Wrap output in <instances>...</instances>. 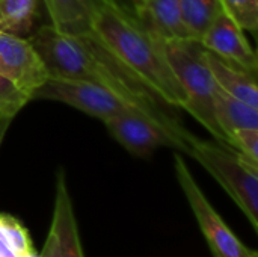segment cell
Masks as SVG:
<instances>
[{
  "instance_id": "1",
  "label": "cell",
  "mask_w": 258,
  "mask_h": 257,
  "mask_svg": "<svg viewBox=\"0 0 258 257\" xmlns=\"http://www.w3.org/2000/svg\"><path fill=\"white\" fill-rule=\"evenodd\" d=\"M41 56L48 77L86 80L109 88L133 109L165 127L187 144V130L159 111L156 100L133 76H130L91 36H77L57 30L53 24L42 26L29 39ZM189 147V145H187Z\"/></svg>"
},
{
  "instance_id": "2",
  "label": "cell",
  "mask_w": 258,
  "mask_h": 257,
  "mask_svg": "<svg viewBox=\"0 0 258 257\" xmlns=\"http://www.w3.org/2000/svg\"><path fill=\"white\" fill-rule=\"evenodd\" d=\"M89 36L156 98L184 106L186 95L163 42L116 0H91Z\"/></svg>"
},
{
  "instance_id": "3",
  "label": "cell",
  "mask_w": 258,
  "mask_h": 257,
  "mask_svg": "<svg viewBox=\"0 0 258 257\" xmlns=\"http://www.w3.org/2000/svg\"><path fill=\"white\" fill-rule=\"evenodd\" d=\"M162 42L166 59L186 95L183 109H186L218 144L231 148L227 135L216 120L215 89L218 85L204 62L201 44L194 39H169Z\"/></svg>"
},
{
  "instance_id": "4",
  "label": "cell",
  "mask_w": 258,
  "mask_h": 257,
  "mask_svg": "<svg viewBox=\"0 0 258 257\" xmlns=\"http://www.w3.org/2000/svg\"><path fill=\"white\" fill-rule=\"evenodd\" d=\"M187 155L198 161L227 191L258 230V165L239 151L187 135Z\"/></svg>"
},
{
  "instance_id": "5",
  "label": "cell",
  "mask_w": 258,
  "mask_h": 257,
  "mask_svg": "<svg viewBox=\"0 0 258 257\" xmlns=\"http://www.w3.org/2000/svg\"><path fill=\"white\" fill-rule=\"evenodd\" d=\"M174 164L178 183L192 208V212L200 224L212 254L215 257H245L248 248L236 238V235L228 229L219 214L213 209L195 182L181 155H174Z\"/></svg>"
},
{
  "instance_id": "6",
  "label": "cell",
  "mask_w": 258,
  "mask_h": 257,
  "mask_svg": "<svg viewBox=\"0 0 258 257\" xmlns=\"http://www.w3.org/2000/svg\"><path fill=\"white\" fill-rule=\"evenodd\" d=\"M33 98L62 101L103 121L112 118L124 109L132 108L118 94L106 86L63 77H48L44 85L36 89Z\"/></svg>"
},
{
  "instance_id": "7",
  "label": "cell",
  "mask_w": 258,
  "mask_h": 257,
  "mask_svg": "<svg viewBox=\"0 0 258 257\" xmlns=\"http://www.w3.org/2000/svg\"><path fill=\"white\" fill-rule=\"evenodd\" d=\"M109 133L135 156H148L159 147H175L187 153L189 147L165 127L136 109H124L104 121Z\"/></svg>"
},
{
  "instance_id": "8",
  "label": "cell",
  "mask_w": 258,
  "mask_h": 257,
  "mask_svg": "<svg viewBox=\"0 0 258 257\" xmlns=\"http://www.w3.org/2000/svg\"><path fill=\"white\" fill-rule=\"evenodd\" d=\"M0 74L33 98L48 79V71L33 44L14 33L0 30Z\"/></svg>"
},
{
  "instance_id": "9",
  "label": "cell",
  "mask_w": 258,
  "mask_h": 257,
  "mask_svg": "<svg viewBox=\"0 0 258 257\" xmlns=\"http://www.w3.org/2000/svg\"><path fill=\"white\" fill-rule=\"evenodd\" d=\"M200 44L219 58L239 65L252 76H257L258 59L254 48L245 38L243 29L222 9L213 18Z\"/></svg>"
},
{
  "instance_id": "10",
  "label": "cell",
  "mask_w": 258,
  "mask_h": 257,
  "mask_svg": "<svg viewBox=\"0 0 258 257\" xmlns=\"http://www.w3.org/2000/svg\"><path fill=\"white\" fill-rule=\"evenodd\" d=\"M201 52L206 65L209 67L216 85L221 89H224L234 98L245 101L246 105L258 108V88L255 76L245 71L239 65L219 58L206 47H203Z\"/></svg>"
},
{
  "instance_id": "11",
  "label": "cell",
  "mask_w": 258,
  "mask_h": 257,
  "mask_svg": "<svg viewBox=\"0 0 258 257\" xmlns=\"http://www.w3.org/2000/svg\"><path fill=\"white\" fill-rule=\"evenodd\" d=\"M50 230L57 238L60 257H85L82 251L77 223H76L71 198L67 189L63 171H59L57 174L56 201H54L53 223H51Z\"/></svg>"
},
{
  "instance_id": "12",
  "label": "cell",
  "mask_w": 258,
  "mask_h": 257,
  "mask_svg": "<svg viewBox=\"0 0 258 257\" xmlns=\"http://www.w3.org/2000/svg\"><path fill=\"white\" fill-rule=\"evenodd\" d=\"M138 18L160 41L190 39L183 24L180 0H148Z\"/></svg>"
},
{
  "instance_id": "13",
  "label": "cell",
  "mask_w": 258,
  "mask_h": 257,
  "mask_svg": "<svg viewBox=\"0 0 258 257\" xmlns=\"http://www.w3.org/2000/svg\"><path fill=\"white\" fill-rule=\"evenodd\" d=\"M215 114L227 138L237 129H258V108L234 98L219 86L215 89Z\"/></svg>"
},
{
  "instance_id": "14",
  "label": "cell",
  "mask_w": 258,
  "mask_h": 257,
  "mask_svg": "<svg viewBox=\"0 0 258 257\" xmlns=\"http://www.w3.org/2000/svg\"><path fill=\"white\" fill-rule=\"evenodd\" d=\"M44 2L51 24L62 32L89 36L91 0H41Z\"/></svg>"
},
{
  "instance_id": "15",
  "label": "cell",
  "mask_w": 258,
  "mask_h": 257,
  "mask_svg": "<svg viewBox=\"0 0 258 257\" xmlns=\"http://www.w3.org/2000/svg\"><path fill=\"white\" fill-rule=\"evenodd\" d=\"M39 0H0V30L26 35L38 18Z\"/></svg>"
},
{
  "instance_id": "16",
  "label": "cell",
  "mask_w": 258,
  "mask_h": 257,
  "mask_svg": "<svg viewBox=\"0 0 258 257\" xmlns=\"http://www.w3.org/2000/svg\"><path fill=\"white\" fill-rule=\"evenodd\" d=\"M180 9L189 38L200 42L221 11V5L219 0H180Z\"/></svg>"
},
{
  "instance_id": "17",
  "label": "cell",
  "mask_w": 258,
  "mask_h": 257,
  "mask_svg": "<svg viewBox=\"0 0 258 257\" xmlns=\"http://www.w3.org/2000/svg\"><path fill=\"white\" fill-rule=\"evenodd\" d=\"M33 250L27 230L18 220L0 214V257H26Z\"/></svg>"
},
{
  "instance_id": "18",
  "label": "cell",
  "mask_w": 258,
  "mask_h": 257,
  "mask_svg": "<svg viewBox=\"0 0 258 257\" xmlns=\"http://www.w3.org/2000/svg\"><path fill=\"white\" fill-rule=\"evenodd\" d=\"M221 9L243 30L257 33L258 0H219Z\"/></svg>"
},
{
  "instance_id": "19",
  "label": "cell",
  "mask_w": 258,
  "mask_h": 257,
  "mask_svg": "<svg viewBox=\"0 0 258 257\" xmlns=\"http://www.w3.org/2000/svg\"><path fill=\"white\" fill-rule=\"evenodd\" d=\"M32 100L30 95L17 88L9 79L0 74V121H9Z\"/></svg>"
},
{
  "instance_id": "20",
  "label": "cell",
  "mask_w": 258,
  "mask_h": 257,
  "mask_svg": "<svg viewBox=\"0 0 258 257\" xmlns=\"http://www.w3.org/2000/svg\"><path fill=\"white\" fill-rule=\"evenodd\" d=\"M230 145L258 165V129H237L230 133Z\"/></svg>"
},
{
  "instance_id": "21",
  "label": "cell",
  "mask_w": 258,
  "mask_h": 257,
  "mask_svg": "<svg viewBox=\"0 0 258 257\" xmlns=\"http://www.w3.org/2000/svg\"><path fill=\"white\" fill-rule=\"evenodd\" d=\"M41 257H60L57 238H56V235L51 230H50V233L47 236V241L44 244V248L41 251Z\"/></svg>"
},
{
  "instance_id": "22",
  "label": "cell",
  "mask_w": 258,
  "mask_h": 257,
  "mask_svg": "<svg viewBox=\"0 0 258 257\" xmlns=\"http://www.w3.org/2000/svg\"><path fill=\"white\" fill-rule=\"evenodd\" d=\"M130 2H132V6L136 12V17H139L142 14V11L145 9V6L148 3V0H130Z\"/></svg>"
},
{
  "instance_id": "23",
  "label": "cell",
  "mask_w": 258,
  "mask_h": 257,
  "mask_svg": "<svg viewBox=\"0 0 258 257\" xmlns=\"http://www.w3.org/2000/svg\"><path fill=\"white\" fill-rule=\"evenodd\" d=\"M9 126V121H0V144H2V139L5 136V132Z\"/></svg>"
},
{
  "instance_id": "24",
  "label": "cell",
  "mask_w": 258,
  "mask_h": 257,
  "mask_svg": "<svg viewBox=\"0 0 258 257\" xmlns=\"http://www.w3.org/2000/svg\"><path fill=\"white\" fill-rule=\"evenodd\" d=\"M245 257H258V253L257 251H254V250H249V248H248V251H246Z\"/></svg>"
},
{
  "instance_id": "25",
  "label": "cell",
  "mask_w": 258,
  "mask_h": 257,
  "mask_svg": "<svg viewBox=\"0 0 258 257\" xmlns=\"http://www.w3.org/2000/svg\"><path fill=\"white\" fill-rule=\"evenodd\" d=\"M26 257H41V256H39V254H36V251H35V250H30V251L26 254Z\"/></svg>"
}]
</instances>
